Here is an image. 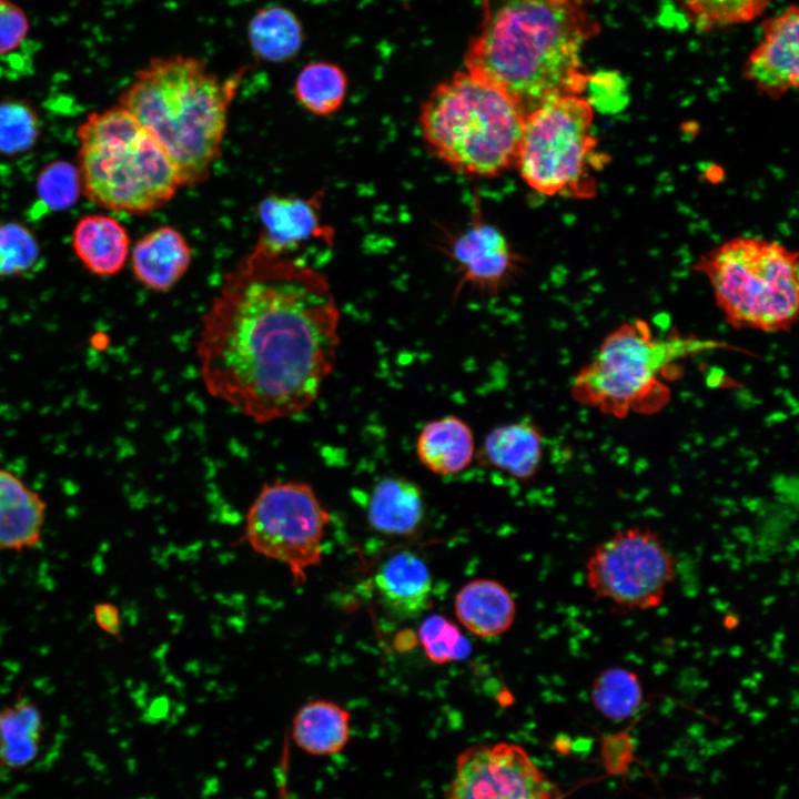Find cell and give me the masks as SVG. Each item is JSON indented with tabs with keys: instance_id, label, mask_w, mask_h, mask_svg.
Wrapping results in <instances>:
<instances>
[{
	"instance_id": "obj_1",
	"label": "cell",
	"mask_w": 799,
	"mask_h": 799,
	"mask_svg": "<svg viewBox=\"0 0 799 799\" xmlns=\"http://www.w3.org/2000/svg\"><path fill=\"white\" fill-rule=\"evenodd\" d=\"M341 312L327 277L254 245L225 275L195 345L206 392L271 423L306 411L333 371Z\"/></svg>"
},
{
	"instance_id": "obj_2",
	"label": "cell",
	"mask_w": 799,
	"mask_h": 799,
	"mask_svg": "<svg viewBox=\"0 0 799 799\" xmlns=\"http://www.w3.org/2000/svg\"><path fill=\"white\" fill-rule=\"evenodd\" d=\"M590 0H482L465 70L507 94L525 115L546 101L581 95L584 45L598 34Z\"/></svg>"
},
{
	"instance_id": "obj_3",
	"label": "cell",
	"mask_w": 799,
	"mask_h": 799,
	"mask_svg": "<svg viewBox=\"0 0 799 799\" xmlns=\"http://www.w3.org/2000/svg\"><path fill=\"white\" fill-rule=\"evenodd\" d=\"M245 68L221 79L192 55L152 58L119 98L166 153L182 186L210 176Z\"/></svg>"
},
{
	"instance_id": "obj_4",
	"label": "cell",
	"mask_w": 799,
	"mask_h": 799,
	"mask_svg": "<svg viewBox=\"0 0 799 799\" xmlns=\"http://www.w3.org/2000/svg\"><path fill=\"white\" fill-rule=\"evenodd\" d=\"M525 117L507 94L465 70L433 89L418 121L428 149L446 165L494 178L515 166Z\"/></svg>"
},
{
	"instance_id": "obj_5",
	"label": "cell",
	"mask_w": 799,
	"mask_h": 799,
	"mask_svg": "<svg viewBox=\"0 0 799 799\" xmlns=\"http://www.w3.org/2000/svg\"><path fill=\"white\" fill-rule=\"evenodd\" d=\"M75 135L82 192L98 206L146 214L182 186L160 144L119 104L90 113Z\"/></svg>"
},
{
	"instance_id": "obj_6",
	"label": "cell",
	"mask_w": 799,
	"mask_h": 799,
	"mask_svg": "<svg viewBox=\"0 0 799 799\" xmlns=\"http://www.w3.org/2000/svg\"><path fill=\"white\" fill-rule=\"evenodd\" d=\"M717 347L719 343L697 337H656L646 322H627L604 338L574 377L570 392L578 403L616 417L649 413L667 401L664 378L672 365Z\"/></svg>"
},
{
	"instance_id": "obj_7",
	"label": "cell",
	"mask_w": 799,
	"mask_h": 799,
	"mask_svg": "<svg viewBox=\"0 0 799 799\" xmlns=\"http://www.w3.org/2000/svg\"><path fill=\"white\" fill-rule=\"evenodd\" d=\"M709 281L728 323L737 328L780 332L796 322L798 253L761 237L737 236L694 264Z\"/></svg>"
},
{
	"instance_id": "obj_8",
	"label": "cell",
	"mask_w": 799,
	"mask_h": 799,
	"mask_svg": "<svg viewBox=\"0 0 799 799\" xmlns=\"http://www.w3.org/2000/svg\"><path fill=\"white\" fill-rule=\"evenodd\" d=\"M594 109L581 95L546 101L526 114L515 166L534 191L588 199L595 195L597 158Z\"/></svg>"
},
{
	"instance_id": "obj_9",
	"label": "cell",
	"mask_w": 799,
	"mask_h": 799,
	"mask_svg": "<svg viewBox=\"0 0 799 799\" xmlns=\"http://www.w3.org/2000/svg\"><path fill=\"white\" fill-rule=\"evenodd\" d=\"M331 515L314 488L300 481L264 484L245 515L243 539L260 556L284 565L294 586L323 559Z\"/></svg>"
},
{
	"instance_id": "obj_10",
	"label": "cell",
	"mask_w": 799,
	"mask_h": 799,
	"mask_svg": "<svg viewBox=\"0 0 799 799\" xmlns=\"http://www.w3.org/2000/svg\"><path fill=\"white\" fill-rule=\"evenodd\" d=\"M677 575L676 559L660 535L629 527L598 543L585 565L588 588L619 610L658 607Z\"/></svg>"
},
{
	"instance_id": "obj_11",
	"label": "cell",
	"mask_w": 799,
	"mask_h": 799,
	"mask_svg": "<svg viewBox=\"0 0 799 799\" xmlns=\"http://www.w3.org/2000/svg\"><path fill=\"white\" fill-rule=\"evenodd\" d=\"M444 799H563L555 782L513 742L481 744L456 759Z\"/></svg>"
},
{
	"instance_id": "obj_12",
	"label": "cell",
	"mask_w": 799,
	"mask_h": 799,
	"mask_svg": "<svg viewBox=\"0 0 799 799\" xmlns=\"http://www.w3.org/2000/svg\"><path fill=\"white\" fill-rule=\"evenodd\" d=\"M449 252L459 284L489 296L512 279L519 261L504 233L485 221L478 201L474 203L471 223L454 237Z\"/></svg>"
},
{
	"instance_id": "obj_13",
	"label": "cell",
	"mask_w": 799,
	"mask_h": 799,
	"mask_svg": "<svg viewBox=\"0 0 799 799\" xmlns=\"http://www.w3.org/2000/svg\"><path fill=\"white\" fill-rule=\"evenodd\" d=\"M799 13L790 4L762 24V39L747 58L742 74L762 94L777 99L799 82Z\"/></svg>"
},
{
	"instance_id": "obj_14",
	"label": "cell",
	"mask_w": 799,
	"mask_h": 799,
	"mask_svg": "<svg viewBox=\"0 0 799 799\" xmlns=\"http://www.w3.org/2000/svg\"><path fill=\"white\" fill-rule=\"evenodd\" d=\"M322 198L272 193L257 206L260 232L255 245L275 254L291 256L312 240L332 243L334 231L322 216Z\"/></svg>"
},
{
	"instance_id": "obj_15",
	"label": "cell",
	"mask_w": 799,
	"mask_h": 799,
	"mask_svg": "<svg viewBox=\"0 0 799 799\" xmlns=\"http://www.w3.org/2000/svg\"><path fill=\"white\" fill-rule=\"evenodd\" d=\"M545 436L530 417L498 425L485 436L475 457L485 467L527 482L540 469Z\"/></svg>"
},
{
	"instance_id": "obj_16",
	"label": "cell",
	"mask_w": 799,
	"mask_h": 799,
	"mask_svg": "<svg viewBox=\"0 0 799 799\" xmlns=\"http://www.w3.org/2000/svg\"><path fill=\"white\" fill-rule=\"evenodd\" d=\"M192 250L176 229L159 226L134 244L131 253L133 275L139 283L154 292H168L188 272Z\"/></svg>"
},
{
	"instance_id": "obj_17",
	"label": "cell",
	"mask_w": 799,
	"mask_h": 799,
	"mask_svg": "<svg viewBox=\"0 0 799 799\" xmlns=\"http://www.w3.org/2000/svg\"><path fill=\"white\" fill-rule=\"evenodd\" d=\"M375 586L383 607L396 618H416L431 606L432 577L413 552L386 558L376 572Z\"/></svg>"
},
{
	"instance_id": "obj_18",
	"label": "cell",
	"mask_w": 799,
	"mask_h": 799,
	"mask_svg": "<svg viewBox=\"0 0 799 799\" xmlns=\"http://www.w3.org/2000/svg\"><path fill=\"white\" fill-rule=\"evenodd\" d=\"M47 505L13 473L0 468V549L24 550L41 539Z\"/></svg>"
},
{
	"instance_id": "obj_19",
	"label": "cell",
	"mask_w": 799,
	"mask_h": 799,
	"mask_svg": "<svg viewBox=\"0 0 799 799\" xmlns=\"http://www.w3.org/2000/svg\"><path fill=\"white\" fill-rule=\"evenodd\" d=\"M415 453L428 472L441 476L455 475L467 468L475 458V436L461 417L442 416L421 428Z\"/></svg>"
},
{
	"instance_id": "obj_20",
	"label": "cell",
	"mask_w": 799,
	"mask_h": 799,
	"mask_svg": "<svg viewBox=\"0 0 799 799\" xmlns=\"http://www.w3.org/2000/svg\"><path fill=\"white\" fill-rule=\"evenodd\" d=\"M72 249L82 265L93 275L118 274L130 252V236L124 225L110 215L81 218L72 231Z\"/></svg>"
},
{
	"instance_id": "obj_21",
	"label": "cell",
	"mask_w": 799,
	"mask_h": 799,
	"mask_svg": "<svg viewBox=\"0 0 799 799\" xmlns=\"http://www.w3.org/2000/svg\"><path fill=\"white\" fill-rule=\"evenodd\" d=\"M425 502L419 486L403 476H385L373 487L367 520L378 533L408 536L422 525Z\"/></svg>"
},
{
	"instance_id": "obj_22",
	"label": "cell",
	"mask_w": 799,
	"mask_h": 799,
	"mask_svg": "<svg viewBox=\"0 0 799 799\" xmlns=\"http://www.w3.org/2000/svg\"><path fill=\"white\" fill-rule=\"evenodd\" d=\"M306 33L300 17L277 3L255 10L247 23V41L259 62L280 64L295 59L304 47Z\"/></svg>"
},
{
	"instance_id": "obj_23",
	"label": "cell",
	"mask_w": 799,
	"mask_h": 799,
	"mask_svg": "<svg viewBox=\"0 0 799 799\" xmlns=\"http://www.w3.org/2000/svg\"><path fill=\"white\" fill-rule=\"evenodd\" d=\"M454 608L462 625L479 637L505 633L516 613L510 593L493 579H476L466 584L457 593Z\"/></svg>"
},
{
	"instance_id": "obj_24",
	"label": "cell",
	"mask_w": 799,
	"mask_h": 799,
	"mask_svg": "<svg viewBox=\"0 0 799 799\" xmlns=\"http://www.w3.org/2000/svg\"><path fill=\"white\" fill-rule=\"evenodd\" d=\"M43 717L32 699L19 697L0 708V767L23 770L40 755Z\"/></svg>"
},
{
	"instance_id": "obj_25",
	"label": "cell",
	"mask_w": 799,
	"mask_h": 799,
	"mask_svg": "<svg viewBox=\"0 0 799 799\" xmlns=\"http://www.w3.org/2000/svg\"><path fill=\"white\" fill-rule=\"evenodd\" d=\"M350 712L341 705L324 699L304 704L295 714L292 736L305 752L316 756L340 752L350 738Z\"/></svg>"
},
{
	"instance_id": "obj_26",
	"label": "cell",
	"mask_w": 799,
	"mask_h": 799,
	"mask_svg": "<svg viewBox=\"0 0 799 799\" xmlns=\"http://www.w3.org/2000/svg\"><path fill=\"white\" fill-rule=\"evenodd\" d=\"M347 88L346 73L338 64L316 60L302 67L294 81L293 94L309 113L327 117L343 105Z\"/></svg>"
},
{
	"instance_id": "obj_27",
	"label": "cell",
	"mask_w": 799,
	"mask_h": 799,
	"mask_svg": "<svg viewBox=\"0 0 799 799\" xmlns=\"http://www.w3.org/2000/svg\"><path fill=\"white\" fill-rule=\"evenodd\" d=\"M590 700L604 718L614 722L625 721L634 717L643 705V684L631 669L608 667L593 681Z\"/></svg>"
},
{
	"instance_id": "obj_28",
	"label": "cell",
	"mask_w": 799,
	"mask_h": 799,
	"mask_svg": "<svg viewBox=\"0 0 799 799\" xmlns=\"http://www.w3.org/2000/svg\"><path fill=\"white\" fill-rule=\"evenodd\" d=\"M41 134L34 107L21 98L0 100V155L17 156L32 150Z\"/></svg>"
},
{
	"instance_id": "obj_29",
	"label": "cell",
	"mask_w": 799,
	"mask_h": 799,
	"mask_svg": "<svg viewBox=\"0 0 799 799\" xmlns=\"http://www.w3.org/2000/svg\"><path fill=\"white\" fill-rule=\"evenodd\" d=\"M699 31L731 27L759 17L771 0H674Z\"/></svg>"
},
{
	"instance_id": "obj_30",
	"label": "cell",
	"mask_w": 799,
	"mask_h": 799,
	"mask_svg": "<svg viewBox=\"0 0 799 799\" xmlns=\"http://www.w3.org/2000/svg\"><path fill=\"white\" fill-rule=\"evenodd\" d=\"M41 249L33 232L16 221H0V277H14L32 271Z\"/></svg>"
},
{
	"instance_id": "obj_31",
	"label": "cell",
	"mask_w": 799,
	"mask_h": 799,
	"mask_svg": "<svg viewBox=\"0 0 799 799\" xmlns=\"http://www.w3.org/2000/svg\"><path fill=\"white\" fill-rule=\"evenodd\" d=\"M37 195L44 208L62 211L72 206L82 192L78 166L58 160L44 166L36 182Z\"/></svg>"
},
{
	"instance_id": "obj_32",
	"label": "cell",
	"mask_w": 799,
	"mask_h": 799,
	"mask_svg": "<svg viewBox=\"0 0 799 799\" xmlns=\"http://www.w3.org/2000/svg\"><path fill=\"white\" fill-rule=\"evenodd\" d=\"M426 656L436 664L461 660L471 653L468 640L458 627L441 615L428 616L417 635Z\"/></svg>"
},
{
	"instance_id": "obj_33",
	"label": "cell",
	"mask_w": 799,
	"mask_h": 799,
	"mask_svg": "<svg viewBox=\"0 0 799 799\" xmlns=\"http://www.w3.org/2000/svg\"><path fill=\"white\" fill-rule=\"evenodd\" d=\"M30 32L26 11L11 0H0V57L18 50Z\"/></svg>"
},
{
	"instance_id": "obj_34",
	"label": "cell",
	"mask_w": 799,
	"mask_h": 799,
	"mask_svg": "<svg viewBox=\"0 0 799 799\" xmlns=\"http://www.w3.org/2000/svg\"><path fill=\"white\" fill-rule=\"evenodd\" d=\"M623 78L617 72L604 71L588 74L584 92L588 91V103L593 107H611L620 103L625 92Z\"/></svg>"
},
{
	"instance_id": "obj_35",
	"label": "cell",
	"mask_w": 799,
	"mask_h": 799,
	"mask_svg": "<svg viewBox=\"0 0 799 799\" xmlns=\"http://www.w3.org/2000/svg\"><path fill=\"white\" fill-rule=\"evenodd\" d=\"M93 616L98 627L108 635L119 638L121 634V615L112 603H98L93 607Z\"/></svg>"
},
{
	"instance_id": "obj_36",
	"label": "cell",
	"mask_w": 799,
	"mask_h": 799,
	"mask_svg": "<svg viewBox=\"0 0 799 799\" xmlns=\"http://www.w3.org/2000/svg\"><path fill=\"white\" fill-rule=\"evenodd\" d=\"M417 635L412 629H404L397 633L394 647L401 653L412 650L417 645Z\"/></svg>"
},
{
	"instance_id": "obj_37",
	"label": "cell",
	"mask_w": 799,
	"mask_h": 799,
	"mask_svg": "<svg viewBox=\"0 0 799 799\" xmlns=\"http://www.w3.org/2000/svg\"><path fill=\"white\" fill-rule=\"evenodd\" d=\"M687 799H699V798H687Z\"/></svg>"
}]
</instances>
